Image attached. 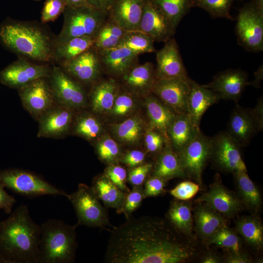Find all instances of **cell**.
<instances>
[{
	"label": "cell",
	"instance_id": "8d00e7d4",
	"mask_svg": "<svg viewBox=\"0 0 263 263\" xmlns=\"http://www.w3.org/2000/svg\"><path fill=\"white\" fill-rule=\"evenodd\" d=\"M143 128L142 119L138 116H133L114 125L113 131L120 141L132 145L140 140Z\"/></svg>",
	"mask_w": 263,
	"mask_h": 263
},
{
	"label": "cell",
	"instance_id": "11a10c76",
	"mask_svg": "<svg viewBox=\"0 0 263 263\" xmlns=\"http://www.w3.org/2000/svg\"><path fill=\"white\" fill-rule=\"evenodd\" d=\"M254 118L260 129L263 128V97H260L255 107L252 109Z\"/></svg>",
	"mask_w": 263,
	"mask_h": 263
},
{
	"label": "cell",
	"instance_id": "f1b7e54d",
	"mask_svg": "<svg viewBox=\"0 0 263 263\" xmlns=\"http://www.w3.org/2000/svg\"><path fill=\"white\" fill-rule=\"evenodd\" d=\"M150 175L160 177L167 181L174 178L187 177L178 153L169 143H166L157 155Z\"/></svg>",
	"mask_w": 263,
	"mask_h": 263
},
{
	"label": "cell",
	"instance_id": "d6986e66",
	"mask_svg": "<svg viewBox=\"0 0 263 263\" xmlns=\"http://www.w3.org/2000/svg\"><path fill=\"white\" fill-rule=\"evenodd\" d=\"M73 109L59 105L53 106L39 118L38 136L56 138L66 134L72 125Z\"/></svg>",
	"mask_w": 263,
	"mask_h": 263
},
{
	"label": "cell",
	"instance_id": "bcb514c9",
	"mask_svg": "<svg viewBox=\"0 0 263 263\" xmlns=\"http://www.w3.org/2000/svg\"><path fill=\"white\" fill-rule=\"evenodd\" d=\"M104 174L121 190L127 193L130 189L127 186L128 173L125 169L117 164H109Z\"/></svg>",
	"mask_w": 263,
	"mask_h": 263
},
{
	"label": "cell",
	"instance_id": "91938a15",
	"mask_svg": "<svg viewBox=\"0 0 263 263\" xmlns=\"http://www.w3.org/2000/svg\"><path fill=\"white\" fill-rule=\"evenodd\" d=\"M67 6L70 7L91 6L87 0H64Z\"/></svg>",
	"mask_w": 263,
	"mask_h": 263
},
{
	"label": "cell",
	"instance_id": "ee69618b",
	"mask_svg": "<svg viewBox=\"0 0 263 263\" xmlns=\"http://www.w3.org/2000/svg\"><path fill=\"white\" fill-rule=\"evenodd\" d=\"M144 199L143 185L132 186V190L127 193L119 214L123 213L127 219L141 206Z\"/></svg>",
	"mask_w": 263,
	"mask_h": 263
},
{
	"label": "cell",
	"instance_id": "e575fe53",
	"mask_svg": "<svg viewBox=\"0 0 263 263\" xmlns=\"http://www.w3.org/2000/svg\"><path fill=\"white\" fill-rule=\"evenodd\" d=\"M94 37L85 36L72 38L56 44L54 51V56L65 63L94 48Z\"/></svg>",
	"mask_w": 263,
	"mask_h": 263
},
{
	"label": "cell",
	"instance_id": "d4e9b609",
	"mask_svg": "<svg viewBox=\"0 0 263 263\" xmlns=\"http://www.w3.org/2000/svg\"><path fill=\"white\" fill-rule=\"evenodd\" d=\"M122 77L123 84L129 93L146 96L152 93L157 80L154 66L150 62L137 64Z\"/></svg>",
	"mask_w": 263,
	"mask_h": 263
},
{
	"label": "cell",
	"instance_id": "6125c7cd",
	"mask_svg": "<svg viewBox=\"0 0 263 263\" xmlns=\"http://www.w3.org/2000/svg\"><path fill=\"white\" fill-rule=\"evenodd\" d=\"M37 0V1H38V0Z\"/></svg>",
	"mask_w": 263,
	"mask_h": 263
},
{
	"label": "cell",
	"instance_id": "7c38bea8",
	"mask_svg": "<svg viewBox=\"0 0 263 263\" xmlns=\"http://www.w3.org/2000/svg\"><path fill=\"white\" fill-rule=\"evenodd\" d=\"M49 77L54 99L59 105L73 110L85 105L86 97L84 91L65 72L55 67Z\"/></svg>",
	"mask_w": 263,
	"mask_h": 263
},
{
	"label": "cell",
	"instance_id": "db71d44e",
	"mask_svg": "<svg viewBox=\"0 0 263 263\" xmlns=\"http://www.w3.org/2000/svg\"><path fill=\"white\" fill-rule=\"evenodd\" d=\"M4 188L0 183V209H2L7 214H10L17 201L15 197L5 190Z\"/></svg>",
	"mask_w": 263,
	"mask_h": 263
},
{
	"label": "cell",
	"instance_id": "9c48e42d",
	"mask_svg": "<svg viewBox=\"0 0 263 263\" xmlns=\"http://www.w3.org/2000/svg\"><path fill=\"white\" fill-rule=\"evenodd\" d=\"M211 137L200 130L195 137L178 153L187 177L202 184V174L211 155Z\"/></svg>",
	"mask_w": 263,
	"mask_h": 263
},
{
	"label": "cell",
	"instance_id": "ba28073f",
	"mask_svg": "<svg viewBox=\"0 0 263 263\" xmlns=\"http://www.w3.org/2000/svg\"><path fill=\"white\" fill-rule=\"evenodd\" d=\"M236 31L239 40L246 49L261 51L263 49V10L252 2L244 5L237 16Z\"/></svg>",
	"mask_w": 263,
	"mask_h": 263
},
{
	"label": "cell",
	"instance_id": "cb8c5ba5",
	"mask_svg": "<svg viewBox=\"0 0 263 263\" xmlns=\"http://www.w3.org/2000/svg\"><path fill=\"white\" fill-rule=\"evenodd\" d=\"M145 0H114L109 17L127 31L138 30Z\"/></svg>",
	"mask_w": 263,
	"mask_h": 263
},
{
	"label": "cell",
	"instance_id": "83f0119b",
	"mask_svg": "<svg viewBox=\"0 0 263 263\" xmlns=\"http://www.w3.org/2000/svg\"><path fill=\"white\" fill-rule=\"evenodd\" d=\"M197 203L193 209L194 228L198 235L206 241L219 229L227 226V220L206 205Z\"/></svg>",
	"mask_w": 263,
	"mask_h": 263
},
{
	"label": "cell",
	"instance_id": "4fadbf2b",
	"mask_svg": "<svg viewBox=\"0 0 263 263\" xmlns=\"http://www.w3.org/2000/svg\"><path fill=\"white\" fill-rule=\"evenodd\" d=\"M51 71L44 65L19 59L9 65L0 73V82L12 88L19 89L40 78L49 77Z\"/></svg>",
	"mask_w": 263,
	"mask_h": 263
},
{
	"label": "cell",
	"instance_id": "b9f144b4",
	"mask_svg": "<svg viewBox=\"0 0 263 263\" xmlns=\"http://www.w3.org/2000/svg\"><path fill=\"white\" fill-rule=\"evenodd\" d=\"M102 132L101 123L95 116L83 114L77 120L75 127V133L88 140L97 138Z\"/></svg>",
	"mask_w": 263,
	"mask_h": 263
},
{
	"label": "cell",
	"instance_id": "94428289",
	"mask_svg": "<svg viewBox=\"0 0 263 263\" xmlns=\"http://www.w3.org/2000/svg\"><path fill=\"white\" fill-rule=\"evenodd\" d=\"M255 78L254 81L252 83V85L254 86L258 87L259 85L260 82L263 78V66H261L258 70L256 72Z\"/></svg>",
	"mask_w": 263,
	"mask_h": 263
},
{
	"label": "cell",
	"instance_id": "c3c4849f",
	"mask_svg": "<svg viewBox=\"0 0 263 263\" xmlns=\"http://www.w3.org/2000/svg\"><path fill=\"white\" fill-rule=\"evenodd\" d=\"M66 6L64 0H46L41 11L42 22L46 23L55 20L63 13Z\"/></svg>",
	"mask_w": 263,
	"mask_h": 263
},
{
	"label": "cell",
	"instance_id": "60d3db41",
	"mask_svg": "<svg viewBox=\"0 0 263 263\" xmlns=\"http://www.w3.org/2000/svg\"><path fill=\"white\" fill-rule=\"evenodd\" d=\"M95 148L100 160L107 165L118 164L123 154L118 144L108 135L101 138Z\"/></svg>",
	"mask_w": 263,
	"mask_h": 263
},
{
	"label": "cell",
	"instance_id": "ac0fdd59",
	"mask_svg": "<svg viewBox=\"0 0 263 263\" xmlns=\"http://www.w3.org/2000/svg\"><path fill=\"white\" fill-rule=\"evenodd\" d=\"M246 73L240 70H228L215 75L205 86L215 93L220 99L237 102L247 85Z\"/></svg>",
	"mask_w": 263,
	"mask_h": 263
},
{
	"label": "cell",
	"instance_id": "30bf717a",
	"mask_svg": "<svg viewBox=\"0 0 263 263\" xmlns=\"http://www.w3.org/2000/svg\"><path fill=\"white\" fill-rule=\"evenodd\" d=\"M240 147L226 131L221 132L211 137L210 160L223 171L232 173L238 171L247 172Z\"/></svg>",
	"mask_w": 263,
	"mask_h": 263
},
{
	"label": "cell",
	"instance_id": "ab89813d",
	"mask_svg": "<svg viewBox=\"0 0 263 263\" xmlns=\"http://www.w3.org/2000/svg\"><path fill=\"white\" fill-rule=\"evenodd\" d=\"M154 42L151 37L143 32L131 31L126 32L117 46L126 47L139 55L155 52Z\"/></svg>",
	"mask_w": 263,
	"mask_h": 263
},
{
	"label": "cell",
	"instance_id": "6f0895ef",
	"mask_svg": "<svg viewBox=\"0 0 263 263\" xmlns=\"http://www.w3.org/2000/svg\"><path fill=\"white\" fill-rule=\"evenodd\" d=\"M227 263H249L251 258L246 254L242 252L239 254H228L225 259Z\"/></svg>",
	"mask_w": 263,
	"mask_h": 263
},
{
	"label": "cell",
	"instance_id": "7402d4cb",
	"mask_svg": "<svg viewBox=\"0 0 263 263\" xmlns=\"http://www.w3.org/2000/svg\"><path fill=\"white\" fill-rule=\"evenodd\" d=\"M63 63L67 74L86 83L96 79L102 68L97 51L94 48Z\"/></svg>",
	"mask_w": 263,
	"mask_h": 263
},
{
	"label": "cell",
	"instance_id": "ffe728a7",
	"mask_svg": "<svg viewBox=\"0 0 263 263\" xmlns=\"http://www.w3.org/2000/svg\"><path fill=\"white\" fill-rule=\"evenodd\" d=\"M260 131L252 109L236 104L228 122L226 132L228 134L242 147L248 145L254 135Z\"/></svg>",
	"mask_w": 263,
	"mask_h": 263
},
{
	"label": "cell",
	"instance_id": "f546056e",
	"mask_svg": "<svg viewBox=\"0 0 263 263\" xmlns=\"http://www.w3.org/2000/svg\"><path fill=\"white\" fill-rule=\"evenodd\" d=\"M106 208H114L119 214L126 193L121 190L104 173L96 176L91 186Z\"/></svg>",
	"mask_w": 263,
	"mask_h": 263
},
{
	"label": "cell",
	"instance_id": "816d5d0a",
	"mask_svg": "<svg viewBox=\"0 0 263 263\" xmlns=\"http://www.w3.org/2000/svg\"><path fill=\"white\" fill-rule=\"evenodd\" d=\"M167 181L153 175L149 176L146 180L143 186L144 199L156 197L163 194Z\"/></svg>",
	"mask_w": 263,
	"mask_h": 263
},
{
	"label": "cell",
	"instance_id": "5bb4252c",
	"mask_svg": "<svg viewBox=\"0 0 263 263\" xmlns=\"http://www.w3.org/2000/svg\"><path fill=\"white\" fill-rule=\"evenodd\" d=\"M190 80V78L157 79L152 93L178 114L187 113Z\"/></svg>",
	"mask_w": 263,
	"mask_h": 263
},
{
	"label": "cell",
	"instance_id": "5b68a950",
	"mask_svg": "<svg viewBox=\"0 0 263 263\" xmlns=\"http://www.w3.org/2000/svg\"><path fill=\"white\" fill-rule=\"evenodd\" d=\"M63 13L64 23L56 44L76 37H94L109 15L91 6H67Z\"/></svg>",
	"mask_w": 263,
	"mask_h": 263
},
{
	"label": "cell",
	"instance_id": "7bdbcfd3",
	"mask_svg": "<svg viewBox=\"0 0 263 263\" xmlns=\"http://www.w3.org/2000/svg\"><path fill=\"white\" fill-rule=\"evenodd\" d=\"M234 0H194L195 5L207 11L214 18L231 19L230 10Z\"/></svg>",
	"mask_w": 263,
	"mask_h": 263
},
{
	"label": "cell",
	"instance_id": "680465c9",
	"mask_svg": "<svg viewBox=\"0 0 263 263\" xmlns=\"http://www.w3.org/2000/svg\"><path fill=\"white\" fill-rule=\"evenodd\" d=\"M202 263H220L222 262L221 257L212 253H207L204 255L200 259Z\"/></svg>",
	"mask_w": 263,
	"mask_h": 263
},
{
	"label": "cell",
	"instance_id": "8992f818",
	"mask_svg": "<svg viewBox=\"0 0 263 263\" xmlns=\"http://www.w3.org/2000/svg\"><path fill=\"white\" fill-rule=\"evenodd\" d=\"M66 197L72 204L77 217L78 226L105 228L111 226L106 208L96 196L91 186L80 183L77 189Z\"/></svg>",
	"mask_w": 263,
	"mask_h": 263
},
{
	"label": "cell",
	"instance_id": "74e56055",
	"mask_svg": "<svg viewBox=\"0 0 263 263\" xmlns=\"http://www.w3.org/2000/svg\"><path fill=\"white\" fill-rule=\"evenodd\" d=\"M207 245L214 244L225 249L228 254L243 252L240 236L236 231L227 226L222 227L207 241Z\"/></svg>",
	"mask_w": 263,
	"mask_h": 263
},
{
	"label": "cell",
	"instance_id": "7a4b0ae2",
	"mask_svg": "<svg viewBox=\"0 0 263 263\" xmlns=\"http://www.w3.org/2000/svg\"><path fill=\"white\" fill-rule=\"evenodd\" d=\"M41 226L21 204L0 222V263H38Z\"/></svg>",
	"mask_w": 263,
	"mask_h": 263
},
{
	"label": "cell",
	"instance_id": "603a6c76",
	"mask_svg": "<svg viewBox=\"0 0 263 263\" xmlns=\"http://www.w3.org/2000/svg\"><path fill=\"white\" fill-rule=\"evenodd\" d=\"M219 100L211 90L191 79L187 100V113L194 126L200 128L204 113Z\"/></svg>",
	"mask_w": 263,
	"mask_h": 263
},
{
	"label": "cell",
	"instance_id": "681fc988",
	"mask_svg": "<svg viewBox=\"0 0 263 263\" xmlns=\"http://www.w3.org/2000/svg\"><path fill=\"white\" fill-rule=\"evenodd\" d=\"M200 185L191 181H183L169 190L170 194L176 199L188 201L199 191Z\"/></svg>",
	"mask_w": 263,
	"mask_h": 263
},
{
	"label": "cell",
	"instance_id": "9f6ffc18",
	"mask_svg": "<svg viewBox=\"0 0 263 263\" xmlns=\"http://www.w3.org/2000/svg\"><path fill=\"white\" fill-rule=\"evenodd\" d=\"M87 1L91 7L109 13L114 0H87Z\"/></svg>",
	"mask_w": 263,
	"mask_h": 263
},
{
	"label": "cell",
	"instance_id": "4316f807",
	"mask_svg": "<svg viewBox=\"0 0 263 263\" xmlns=\"http://www.w3.org/2000/svg\"><path fill=\"white\" fill-rule=\"evenodd\" d=\"M192 210L190 201L175 199L170 202L165 219L178 233L194 241Z\"/></svg>",
	"mask_w": 263,
	"mask_h": 263
},
{
	"label": "cell",
	"instance_id": "4dcf8cb0",
	"mask_svg": "<svg viewBox=\"0 0 263 263\" xmlns=\"http://www.w3.org/2000/svg\"><path fill=\"white\" fill-rule=\"evenodd\" d=\"M200 130L194 126L187 113L178 114L167 132L169 144L178 153Z\"/></svg>",
	"mask_w": 263,
	"mask_h": 263
},
{
	"label": "cell",
	"instance_id": "9a60e30c",
	"mask_svg": "<svg viewBox=\"0 0 263 263\" xmlns=\"http://www.w3.org/2000/svg\"><path fill=\"white\" fill-rule=\"evenodd\" d=\"M18 90L25 109L38 119L54 105L55 100L45 78L36 80Z\"/></svg>",
	"mask_w": 263,
	"mask_h": 263
},
{
	"label": "cell",
	"instance_id": "44dd1931",
	"mask_svg": "<svg viewBox=\"0 0 263 263\" xmlns=\"http://www.w3.org/2000/svg\"><path fill=\"white\" fill-rule=\"evenodd\" d=\"M96 51L101 67L111 74L122 76L137 64L139 55L126 47L117 46Z\"/></svg>",
	"mask_w": 263,
	"mask_h": 263
},
{
	"label": "cell",
	"instance_id": "f6af8a7d",
	"mask_svg": "<svg viewBox=\"0 0 263 263\" xmlns=\"http://www.w3.org/2000/svg\"><path fill=\"white\" fill-rule=\"evenodd\" d=\"M132 94L129 92L117 94L110 112L116 117H123L129 114L134 109V100Z\"/></svg>",
	"mask_w": 263,
	"mask_h": 263
},
{
	"label": "cell",
	"instance_id": "836d02e7",
	"mask_svg": "<svg viewBox=\"0 0 263 263\" xmlns=\"http://www.w3.org/2000/svg\"><path fill=\"white\" fill-rule=\"evenodd\" d=\"M238 189V195L244 207L253 212L257 213L261 208V193L247 172L238 171L233 173Z\"/></svg>",
	"mask_w": 263,
	"mask_h": 263
},
{
	"label": "cell",
	"instance_id": "be15d7a7",
	"mask_svg": "<svg viewBox=\"0 0 263 263\" xmlns=\"http://www.w3.org/2000/svg\"><path fill=\"white\" fill-rule=\"evenodd\" d=\"M193 0H192V3H193Z\"/></svg>",
	"mask_w": 263,
	"mask_h": 263
},
{
	"label": "cell",
	"instance_id": "f5cc1de1",
	"mask_svg": "<svg viewBox=\"0 0 263 263\" xmlns=\"http://www.w3.org/2000/svg\"><path fill=\"white\" fill-rule=\"evenodd\" d=\"M146 153L139 150H133L123 153L119 162L132 168L145 163Z\"/></svg>",
	"mask_w": 263,
	"mask_h": 263
},
{
	"label": "cell",
	"instance_id": "d590c367",
	"mask_svg": "<svg viewBox=\"0 0 263 263\" xmlns=\"http://www.w3.org/2000/svg\"><path fill=\"white\" fill-rule=\"evenodd\" d=\"M127 32L109 18L95 35L94 48L98 50L116 47Z\"/></svg>",
	"mask_w": 263,
	"mask_h": 263
},
{
	"label": "cell",
	"instance_id": "2e32d148",
	"mask_svg": "<svg viewBox=\"0 0 263 263\" xmlns=\"http://www.w3.org/2000/svg\"><path fill=\"white\" fill-rule=\"evenodd\" d=\"M176 28L150 0H145L138 31L150 37L154 41L165 42L171 38Z\"/></svg>",
	"mask_w": 263,
	"mask_h": 263
},
{
	"label": "cell",
	"instance_id": "d6a6232c",
	"mask_svg": "<svg viewBox=\"0 0 263 263\" xmlns=\"http://www.w3.org/2000/svg\"><path fill=\"white\" fill-rule=\"evenodd\" d=\"M118 91L117 84L112 79L94 85L90 95L92 110L99 114L110 112Z\"/></svg>",
	"mask_w": 263,
	"mask_h": 263
},
{
	"label": "cell",
	"instance_id": "f907efd6",
	"mask_svg": "<svg viewBox=\"0 0 263 263\" xmlns=\"http://www.w3.org/2000/svg\"><path fill=\"white\" fill-rule=\"evenodd\" d=\"M153 166V164L151 163H144L130 168L128 173L127 181L132 186H143L150 175Z\"/></svg>",
	"mask_w": 263,
	"mask_h": 263
},
{
	"label": "cell",
	"instance_id": "1f68e13d",
	"mask_svg": "<svg viewBox=\"0 0 263 263\" xmlns=\"http://www.w3.org/2000/svg\"><path fill=\"white\" fill-rule=\"evenodd\" d=\"M236 231L248 246L256 252L263 249V226L256 215L243 216L235 223Z\"/></svg>",
	"mask_w": 263,
	"mask_h": 263
},
{
	"label": "cell",
	"instance_id": "7dc6e473",
	"mask_svg": "<svg viewBox=\"0 0 263 263\" xmlns=\"http://www.w3.org/2000/svg\"><path fill=\"white\" fill-rule=\"evenodd\" d=\"M144 142L147 151L151 154H156L157 156L166 143L162 134L150 127L145 132Z\"/></svg>",
	"mask_w": 263,
	"mask_h": 263
},
{
	"label": "cell",
	"instance_id": "3957f363",
	"mask_svg": "<svg viewBox=\"0 0 263 263\" xmlns=\"http://www.w3.org/2000/svg\"><path fill=\"white\" fill-rule=\"evenodd\" d=\"M0 43L15 53L39 61H49L54 56L50 37L34 25L4 21L0 25Z\"/></svg>",
	"mask_w": 263,
	"mask_h": 263
},
{
	"label": "cell",
	"instance_id": "f35d334b",
	"mask_svg": "<svg viewBox=\"0 0 263 263\" xmlns=\"http://www.w3.org/2000/svg\"><path fill=\"white\" fill-rule=\"evenodd\" d=\"M176 28L192 6V0H150Z\"/></svg>",
	"mask_w": 263,
	"mask_h": 263
},
{
	"label": "cell",
	"instance_id": "8fae6325",
	"mask_svg": "<svg viewBox=\"0 0 263 263\" xmlns=\"http://www.w3.org/2000/svg\"><path fill=\"white\" fill-rule=\"evenodd\" d=\"M208 190L199 197L196 203H203L226 218L237 215L244 208L238 195L222 183L218 175Z\"/></svg>",
	"mask_w": 263,
	"mask_h": 263
},
{
	"label": "cell",
	"instance_id": "6da1fadb",
	"mask_svg": "<svg viewBox=\"0 0 263 263\" xmlns=\"http://www.w3.org/2000/svg\"><path fill=\"white\" fill-rule=\"evenodd\" d=\"M197 253L194 241L165 218L145 216L113 227L104 257L108 263H183Z\"/></svg>",
	"mask_w": 263,
	"mask_h": 263
},
{
	"label": "cell",
	"instance_id": "484cf974",
	"mask_svg": "<svg viewBox=\"0 0 263 263\" xmlns=\"http://www.w3.org/2000/svg\"><path fill=\"white\" fill-rule=\"evenodd\" d=\"M145 103L150 127L162 133L166 143H169L167 132L178 113L156 95L150 94L146 95Z\"/></svg>",
	"mask_w": 263,
	"mask_h": 263
},
{
	"label": "cell",
	"instance_id": "52a82bcc",
	"mask_svg": "<svg viewBox=\"0 0 263 263\" xmlns=\"http://www.w3.org/2000/svg\"><path fill=\"white\" fill-rule=\"evenodd\" d=\"M0 183L15 193L28 197L46 195L66 197L67 195L65 191L51 184L40 176L20 169L0 170Z\"/></svg>",
	"mask_w": 263,
	"mask_h": 263
},
{
	"label": "cell",
	"instance_id": "e0dca14e",
	"mask_svg": "<svg viewBox=\"0 0 263 263\" xmlns=\"http://www.w3.org/2000/svg\"><path fill=\"white\" fill-rule=\"evenodd\" d=\"M157 79H188L177 44L174 38L165 42L164 46L156 52Z\"/></svg>",
	"mask_w": 263,
	"mask_h": 263
},
{
	"label": "cell",
	"instance_id": "277c9868",
	"mask_svg": "<svg viewBox=\"0 0 263 263\" xmlns=\"http://www.w3.org/2000/svg\"><path fill=\"white\" fill-rule=\"evenodd\" d=\"M38 263H73L78 247L75 225L50 219L42 223Z\"/></svg>",
	"mask_w": 263,
	"mask_h": 263
}]
</instances>
